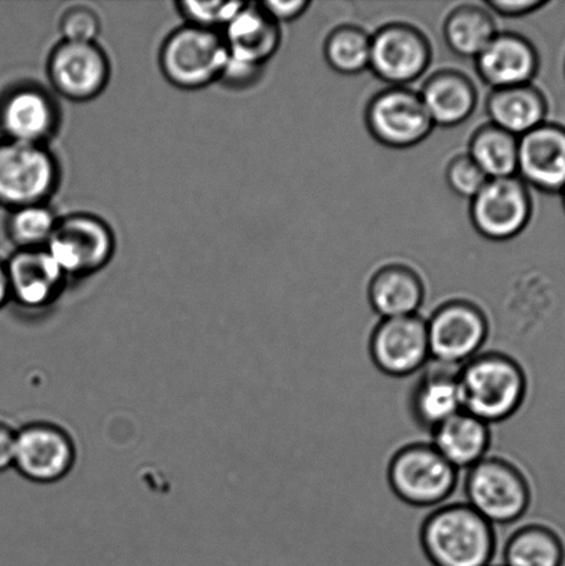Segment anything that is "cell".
<instances>
[{"instance_id":"cell-1","label":"cell","mask_w":565,"mask_h":566,"mask_svg":"<svg viewBox=\"0 0 565 566\" xmlns=\"http://www.w3.org/2000/svg\"><path fill=\"white\" fill-rule=\"evenodd\" d=\"M464 412L500 424L522 409L529 392L527 374L512 355L480 353L459 368Z\"/></svg>"},{"instance_id":"cell-2","label":"cell","mask_w":565,"mask_h":566,"mask_svg":"<svg viewBox=\"0 0 565 566\" xmlns=\"http://www.w3.org/2000/svg\"><path fill=\"white\" fill-rule=\"evenodd\" d=\"M420 546L433 566H491L495 526L468 503L440 506L423 521Z\"/></svg>"},{"instance_id":"cell-3","label":"cell","mask_w":565,"mask_h":566,"mask_svg":"<svg viewBox=\"0 0 565 566\" xmlns=\"http://www.w3.org/2000/svg\"><path fill=\"white\" fill-rule=\"evenodd\" d=\"M459 471L431 442L398 449L387 464V482L396 497L415 509L440 507L457 490Z\"/></svg>"},{"instance_id":"cell-4","label":"cell","mask_w":565,"mask_h":566,"mask_svg":"<svg viewBox=\"0 0 565 566\" xmlns=\"http://www.w3.org/2000/svg\"><path fill=\"white\" fill-rule=\"evenodd\" d=\"M227 57L221 32L185 24L166 36L158 61L171 86L192 92L219 82Z\"/></svg>"},{"instance_id":"cell-5","label":"cell","mask_w":565,"mask_h":566,"mask_svg":"<svg viewBox=\"0 0 565 566\" xmlns=\"http://www.w3.org/2000/svg\"><path fill=\"white\" fill-rule=\"evenodd\" d=\"M464 495V503L494 526L522 520L533 497L523 471L511 460L490 454L468 470Z\"/></svg>"},{"instance_id":"cell-6","label":"cell","mask_w":565,"mask_h":566,"mask_svg":"<svg viewBox=\"0 0 565 566\" xmlns=\"http://www.w3.org/2000/svg\"><path fill=\"white\" fill-rule=\"evenodd\" d=\"M61 182V166L49 146L0 142V207L10 210L50 203Z\"/></svg>"},{"instance_id":"cell-7","label":"cell","mask_w":565,"mask_h":566,"mask_svg":"<svg viewBox=\"0 0 565 566\" xmlns=\"http://www.w3.org/2000/svg\"><path fill=\"white\" fill-rule=\"evenodd\" d=\"M66 279H85L104 270L113 260V229L100 216L77 212L60 216L52 240L44 248Z\"/></svg>"},{"instance_id":"cell-8","label":"cell","mask_w":565,"mask_h":566,"mask_svg":"<svg viewBox=\"0 0 565 566\" xmlns=\"http://www.w3.org/2000/svg\"><path fill=\"white\" fill-rule=\"evenodd\" d=\"M426 324L431 360L452 368H461L479 355L490 336V321L484 310L464 298L442 303Z\"/></svg>"},{"instance_id":"cell-9","label":"cell","mask_w":565,"mask_h":566,"mask_svg":"<svg viewBox=\"0 0 565 566\" xmlns=\"http://www.w3.org/2000/svg\"><path fill=\"white\" fill-rule=\"evenodd\" d=\"M365 126L376 143L391 149L419 146L435 130L419 92L389 86L375 94L365 107Z\"/></svg>"},{"instance_id":"cell-10","label":"cell","mask_w":565,"mask_h":566,"mask_svg":"<svg viewBox=\"0 0 565 566\" xmlns=\"http://www.w3.org/2000/svg\"><path fill=\"white\" fill-rule=\"evenodd\" d=\"M61 126L54 93L36 82H19L0 94L2 140L49 146Z\"/></svg>"},{"instance_id":"cell-11","label":"cell","mask_w":565,"mask_h":566,"mask_svg":"<svg viewBox=\"0 0 565 566\" xmlns=\"http://www.w3.org/2000/svg\"><path fill=\"white\" fill-rule=\"evenodd\" d=\"M433 49L418 27L389 22L370 35L369 70L389 86L408 87L429 70Z\"/></svg>"},{"instance_id":"cell-12","label":"cell","mask_w":565,"mask_h":566,"mask_svg":"<svg viewBox=\"0 0 565 566\" xmlns=\"http://www.w3.org/2000/svg\"><path fill=\"white\" fill-rule=\"evenodd\" d=\"M76 448L63 427L32 421L17 430L13 469L38 485H53L74 469Z\"/></svg>"},{"instance_id":"cell-13","label":"cell","mask_w":565,"mask_h":566,"mask_svg":"<svg viewBox=\"0 0 565 566\" xmlns=\"http://www.w3.org/2000/svg\"><path fill=\"white\" fill-rule=\"evenodd\" d=\"M531 190L517 176L492 179L470 201V220L485 240L511 241L527 229L533 219Z\"/></svg>"},{"instance_id":"cell-14","label":"cell","mask_w":565,"mask_h":566,"mask_svg":"<svg viewBox=\"0 0 565 566\" xmlns=\"http://www.w3.org/2000/svg\"><path fill=\"white\" fill-rule=\"evenodd\" d=\"M375 368L393 379L419 374L431 360L428 324L419 314L380 319L369 336Z\"/></svg>"},{"instance_id":"cell-15","label":"cell","mask_w":565,"mask_h":566,"mask_svg":"<svg viewBox=\"0 0 565 566\" xmlns=\"http://www.w3.org/2000/svg\"><path fill=\"white\" fill-rule=\"evenodd\" d=\"M46 74L57 96L88 103L107 88L111 63L98 43L61 41L49 54Z\"/></svg>"},{"instance_id":"cell-16","label":"cell","mask_w":565,"mask_h":566,"mask_svg":"<svg viewBox=\"0 0 565 566\" xmlns=\"http://www.w3.org/2000/svg\"><path fill=\"white\" fill-rule=\"evenodd\" d=\"M517 177L529 188L562 193L565 188V127L545 122L519 138Z\"/></svg>"},{"instance_id":"cell-17","label":"cell","mask_w":565,"mask_h":566,"mask_svg":"<svg viewBox=\"0 0 565 566\" xmlns=\"http://www.w3.org/2000/svg\"><path fill=\"white\" fill-rule=\"evenodd\" d=\"M11 302L25 310H43L61 296L65 274L46 249L14 251L6 260Z\"/></svg>"},{"instance_id":"cell-18","label":"cell","mask_w":565,"mask_h":566,"mask_svg":"<svg viewBox=\"0 0 565 566\" xmlns=\"http://www.w3.org/2000/svg\"><path fill=\"white\" fill-rule=\"evenodd\" d=\"M474 63L480 80L495 91L533 83L540 72L541 59L527 36L517 32H498Z\"/></svg>"},{"instance_id":"cell-19","label":"cell","mask_w":565,"mask_h":566,"mask_svg":"<svg viewBox=\"0 0 565 566\" xmlns=\"http://www.w3.org/2000/svg\"><path fill=\"white\" fill-rule=\"evenodd\" d=\"M409 410L415 423L429 432L461 412L459 368L437 363L426 366L412 387Z\"/></svg>"},{"instance_id":"cell-20","label":"cell","mask_w":565,"mask_h":566,"mask_svg":"<svg viewBox=\"0 0 565 566\" xmlns=\"http://www.w3.org/2000/svg\"><path fill=\"white\" fill-rule=\"evenodd\" d=\"M370 308L380 319L417 315L423 307L426 286L411 265L389 263L370 276L367 287Z\"/></svg>"},{"instance_id":"cell-21","label":"cell","mask_w":565,"mask_h":566,"mask_svg":"<svg viewBox=\"0 0 565 566\" xmlns=\"http://www.w3.org/2000/svg\"><path fill=\"white\" fill-rule=\"evenodd\" d=\"M435 126L456 127L472 118L479 103V92L467 74L457 70H440L423 82L419 92Z\"/></svg>"},{"instance_id":"cell-22","label":"cell","mask_w":565,"mask_h":566,"mask_svg":"<svg viewBox=\"0 0 565 566\" xmlns=\"http://www.w3.org/2000/svg\"><path fill=\"white\" fill-rule=\"evenodd\" d=\"M485 111L490 124L520 138L547 122L550 104L545 93L529 83L491 91Z\"/></svg>"},{"instance_id":"cell-23","label":"cell","mask_w":565,"mask_h":566,"mask_svg":"<svg viewBox=\"0 0 565 566\" xmlns=\"http://www.w3.org/2000/svg\"><path fill=\"white\" fill-rule=\"evenodd\" d=\"M430 434L437 451L458 471L469 470L489 457L492 426L464 410L452 416Z\"/></svg>"},{"instance_id":"cell-24","label":"cell","mask_w":565,"mask_h":566,"mask_svg":"<svg viewBox=\"0 0 565 566\" xmlns=\"http://www.w3.org/2000/svg\"><path fill=\"white\" fill-rule=\"evenodd\" d=\"M231 57L265 65L281 43V28L258 3H245L221 32Z\"/></svg>"},{"instance_id":"cell-25","label":"cell","mask_w":565,"mask_h":566,"mask_svg":"<svg viewBox=\"0 0 565 566\" xmlns=\"http://www.w3.org/2000/svg\"><path fill=\"white\" fill-rule=\"evenodd\" d=\"M498 33L494 15L484 6L461 4L452 9L442 25L448 49L458 57L478 59Z\"/></svg>"},{"instance_id":"cell-26","label":"cell","mask_w":565,"mask_h":566,"mask_svg":"<svg viewBox=\"0 0 565 566\" xmlns=\"http://www.w3.org/2000/svg\"><path fill=\"white\" fill-rule=\"evenodd\" d=\"M565 546L550 526L530 524L513 532L503 552V566H564Z\"/></svg>"},{"instance_id":"cell-27","label":"cell","mask_w":565,"mask_h":566,"mask_svg":"<svg viewBox=\"0 0 565 566\" xmlns=\"http://www.w3.org/2000/svg\"><path fill=\"white\" fill-rule=\"evenodd\" d=\"M467 154L490 180L517 176L519 137L490 122L474 130Z\"/></svg>"},{"instance_id":"cell-28","label":"cell","mask_w":565,"mask_h":566,"mask_svg":"<svg viewBox=\"0 0 565 566\" xmlns=\"http://www.w3.org/2000/svg\"><path fill=\"white\" fill-rule=\"evenodd\" d=\"M324 59L337 74L353 76L369 70L370 35L364 28L343 24L325 38Z\"/></svg>"},{"instance_id":"cell-29","label":"cell","mask_w":565,"mask_h":566,"mask_svg":"<svg viewBox=\"0 0 565 566\" xmlns=\"http://www.w3.org/2000/svg\"><path fill=\"white\" fill-rule=\"evenodd\" d=\"M60 216L50 203L10 210L4 220V232L15 251L44 249L57 227Z\"/></svg>"},{"instance_id":"cell-30","label":"cell","mask_w":565,"mask_h":566,"mask_svg":"<svg viewBox=\"0 0 565 566\" xmlns=\"http://www.w3.org/2000/svg\"><path fill=\"white\" fill-rule=\"evenodd\" d=\"M245 6L243 2H193L182 0L176 3L177 13L185 20V24L203 28L216 32H223L232 19Z\"/></svg>"},{"instance_id":"cell-31","label":"cell","mask_w":565,"mask_h":566,"mask_svg":"<svg viewBox=\"0 0 565 566\" xmlns=\"http://www.w3.org/2000/svg\"><path fill=\"white\" fill-rule=\"evenodd\" d=\"M489 177L474 164L468 154H459L450 160L446 168L448 188L459 198L472 199L486 185Z\"/></svg>"},{"instance_id":"cell-32","label":"cell","mask_w":565,"mask_h":566,"mask_svg":"<svg viewBox=\"0 0 565 566\" xmlns=\"http://www.w3.org/2000/svg\"><path fill=\"white\" fill-rule=\"evenodd\" d=\"M59 30L65 42L97 43L102 19L87 6H74L61 15Z\"/></svg>"},{"instance_id":"cell-33","label":"cell","mask_w":565,"mask_h":566,"mask_svg":"<svg viewBox=\"0 0 565 566\" xmlns=\"http://www.w3.org/2000/svg\"><path fill=\"white\" fill-rule=\"evenodd\" d=\"M264 66L229 55L224 69L221 71L219 83L231 91H245L262 77Z\"/></svg>"},{"instance_id":"cell-34","label":"cell","mask_w":565,"mask_h":566,"mask_svg":"<svg viewBox=\"0 0 565 566\" xmlns=\"http://www.w3.org/2000/svg\"><path fill=\"white\" fill-rule=\"evenodd\" d=\"M258 4L280 27L301 19L312 6L307 0H268Z\"/></svg>"},{"instance_id":"cell-35","label":"cell","mask_w":565,"mask_h":566,"mask_svg":"<svg viewBox=\"0 0 565 566\" xmlns=\"http://www.w3.org/2000/svg\"><path fill=\"white\" fill-rule=\"evenodd\" d=\"M550 4L544 0H490L485 3V8L505 19H520L536 13L541 9Z\"/></svg>"},{"instance_id":"cell-36","label":"cell","mask_w":565,"mask_h":566,"mask_svg":"<svg viewBox=\"0 0 565 566\" xmlns=\"http://www.w3.org/2000/svg\"><path fill=\"white\" fill-rule=\"evenodd\" d=\"M17 430L0 419V474L13 469Z\"/></svg>"},{"instance_id":"cell-37","label":"cell","mask_w":565,"mask_h":566,"mask_svg":"<svg viewBox=\"0 0 565 566\" xmlns=\"http://www.w3.org/2000/svg\"><path fill=\"white\" fill-rule=\"evenodd\" d=\"M11 302L8 268L4 260L0 259V310Z\"/></svg>"},{"instance_id":"cell-38","label":"cell","mask_w":565,"mask_h":566,"mask_svg":"<svg viewBox=\"0 0 565 566\" xmlns=\"http://www.w3.org/2000/svg\"><path fill=\"white\" fill-rule=\"evenodd\" d=\"M562 201H563V207H564V210H565V188L562 191Z\"/></svg>"},{"instance_id":"cell-39","label":"cell","mask_w":565,"mask_h":566,"mask_svg":"<svg viewBox=\"0 0 565 566\" xmlns=\"http://www.w3.org/2000/svg\"><path fill=\"white\" fill-rule=\"evenodd\" d=\"M491 566H494V565H491ZM501 566H503V565H501Z\"/></svg>"}]
</instances>
